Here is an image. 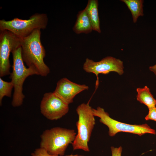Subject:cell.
<instances>
[{"mask_svg": "<svg viewBox=\"0 0 156 156\" xmlns=\"http://www.w3.org/2000/svg\"><path fill=\"white\" fill-rule=\"evenodd\" d=\"M40 30L36 29L28 36L21 38V54L28 67L35 70L38 75L46 76L50 70L44 61L46 51L40 40Z\"/></svg>", "mask_w": 156, "mask_h": 156, "instance_id": "cell-1", "label": "cell"}, {"mask_svg": "<svg viewBox=\"0 0 156 156\" xmlns=\"http://www.w3.org/2000/svg\"><path fill=\"white\" fill-rule=\"evenodd\" d=\"M76 134L74 129L59 127L46 130L41 135L40 148L50 155L63 156Z\"/></svg>", "mask_w": 156, "mask_h": 156, "instance_id": "cell-2", "label": "cell"}, {"mask_svg": "<svg viewBox=\"0 0 156 156\" xmlns=\"http://www.w3.org/2000/svg\"><path fill=\"white\" fill-rule=\"evenodd\" d=\"M89 102L81 104L76 109L78 119L76 123L77 133L72 144L74 150L81 149L90 151L88 144L95 122L92 108Z\"/></svg>", "mask_w": 156, "mask_h": 156, "instance_id": "cell-3", "label": "cell"}, {"mask_svg": "<svg viewBox=\"0 0 156 156\" xmlns=\"http://www.w3.org/2000/svg\"><path fill=\"white\" fill-rule=\"evenodd\" d=\"M48 18L45 13H36L27 20L15 18L10 21L0 20V31H9L18 37H26L36 29H44L47 25Z\"/></svg>", "mask_w": 156, "mask_h": 156, "instance_id": "cell-4", "label": "cell"}, {"mask_svg": "<svg viewBox=\"0 0 156 156\" xmlns=\"http://www.w3.org/2000/svg\"><path fill=\"white\" fill-rule=\"evenodd\" d=\"M12 53L13 63L10 78L14 88L12 104L13 107H16L22 105L25 98L23 93V86L25 79L29 76L38 74L33 69L27 68L24 65L21 56V47Z\"/></svg>", "mask_w": 156, "mask_h": 156, "instance_id": "cell-5", "label": "cell"}, {"mask_svg": "<svg viewBox=\"0 0 156 156\" xmlns=\"http://www.w3.org/2000/svg\"><path fill=\"white\" fill-rule=\"evenodd\" d=\"M94 116L100 118L99 121L107 126L109 128V135L114 136L119 132H125L137 134L141 136L146 133L155 134V131L151 128L147 124L131 125L121 122L114 120L109 114L100 107L96 109L92 108Z\"/></svg>", "mask_w": 156, "mask_h": 156, "instance_id": "cell-6", "label": "cell"}, {"mask_svg": "<svg viewBox=\"0 0 156 156\" xmlns=\"http://www.w3.org/2000/svg\"><path fill=\"white\" fill-rule=\"evenodd\" d=\"M83 68L86 72L94 73L96 76V90L99 84V74H107L110 72H114L121 75L124 73L123 62L112 56L105 57L98 62L87 58L83 64Z\"/></svg>", "mask_w": 156, "mask_h": 156, "instance_id": "cell-7", "label": "cell"}, {"mask_svg": "<svg viewBox=\"0 0 156 156\" xmlns=\"http://www.w3.org/2000/svg\"><path fill=\"white\" fill-rule=\"evenodd\" d=\"M21 39L12 32L0 31V76L10 74L9 57L11 52L21 47Z\"/></svg>", "mask_w": 156, "mask_h": 156, "instance_id": "cell-8", "label": "cell"}, {"mask_svg": "<svg viewBox=\"0 0 156 156\" xmlns=\"http://www.w3.org/2000/svg\"><path fill=\"white\" fill-rule=\"evenodd\" d=\"M40 110L42 114L47 119L57 120L68 113L69 104L53 92L46 93L41 102Z\"/></svg>", "mask_w": 156, "mask_h": 156, "instance_id": "cell-9", "label": "cell"}, {"mask_svg": "<svg viewBox=\"0 0 156 156\" xmlns=\"http://www.w3.org/2000/svg\"><path fill=\"white\" fill-rule=\"evenodd\" d=\"M89 89L85 84H80L73 82L66 78L60 80L53 92L65 102L69 104L72 103L75 96Z\"/></svg>", "mask_w": 156, "mask_h": 156, "instance_id": "cell-10", "label": "cell"}, {"mask_svg": "<svg viewBox=\"0 0 156 156\" xmlns=\"http://www.w3.org/2000/svg\"><path fill=\"white\" fill-rule=\"evenodd\" d=\"M73 29L74 32L77 34L81 33L88 34L93 30L85 9L78 12Z\"/></svg>", "mask_w": 156, "mask_h": 156, "instance_id": "cell-11", "label": "cell"}, {"mask_svg": "<svg viewBox=\"0 0 156 156\" xmlns=\"http://www.w3.org/2000/svg\"><path fill=\"white\" fill-rule=\"evenodd\" d=\"M97 0H89L85 8L92 26L93 30L100 33V22L98 12Z\"/></svg>", "mask_w": 156, "mask_h": 156, "instance_id": "cell-12", "label": "cell"}, {"mask_svg": "<svg viewBox=\"0 0 156 156\" xmlns=\"http://www.w3.org/2000/svg\"><path fill=\"white\" fill-rule=\"evenodd\" d=\"M138 94L136 96L137 101L145 105L148 109L155 107L156 99L151 92L150 89L146 86L143 88L136 89Z\"/></svg>", "mask_w": 156, "mask_h": 156, "instance_id": "cell-13", "label": "cell"}, {"mask_svg": "<svg viewBox=\"0 0 156 156\" xmlns=\"http://www.w3.org/2000/svg\"><path fill=\"white\" fill-rule=\"evenodd\" d=\"M131 12L133 22L136 23L138 18L144 16L143 0H121Z\"/></svg>", "mask_w": 156, "mask_h": 156, "instance_id": "cell-14", "label": "cell"}, {"mask_svg": "<svg viewBox=\"0 0 156 156\" xmlns=\"http://www.w3.org/2000/svg\"><path fill=\"white\" fill-rule=\"evenodd\" d=\"M14 85L11 81L8 82L0 78V104L1 105L2 101L4 96L11 97L12 89Z\"/></svg>", "mask_w": 156, "mask_h": 156, "instance_id": "cell-15", "label": "cell"}, {"mask_svg": "<svg viewBox=\"0 0 156 156\" xmlns=\"http://www.w3.org/2000/svg\"><path fill=\"white\" fill-rule=\"evenodd\" d=\"M31 156H60L55 155H51L47 153L44 149L40 148L36 149L34 152L31 154ZM63 156H83L78 154L71 155H70Z\"/></svg>", "mask_w": 156, "mask_h": 156, "instance_id": "cell-16", "label": "cell"}, {"mask_svg": "<svg viewBox=\"0 0 156 156\" xmlns=\"http://www.w3.org/2000/svg\"><path fill=\"white\" fill-rule=\"evenodd\" d=\"M146 120H152L156 121V107H155L149 109L148 114L146 116Z\"/></svg>", "mask_w": 156, "mask_h": 156, "instance_id": "cell-17", "label": "cell"}, {"mask_svg": "<svg viewBox=\"0 0 156 156\" xmlns=\"http://www.w3.org/2000/svg\"><path fill=\"white\" fill-rule=\"evenodd\" d=\"M111 149L112 156H121L122 148L121 146L118 148L112 146Z\"/></svg>", "mask_w": 156, "mask_h": 156, "instance_id": "cell-18", "label": "cell"}, {"mask_svg": "<svg viewBox=\"0 0 156 156\" xmlns=\"http://www.w3.org/2000/svg\"><path fill=\"white\" fill-rule=\"evenodd\" d=\"M149 69L154 73L156 76V64L154 66H150Z\"/></svg>", "mask_w": 156, "mask_h": 156, "instance_id": "cell-19", "label": "cell"}]
</instances>
